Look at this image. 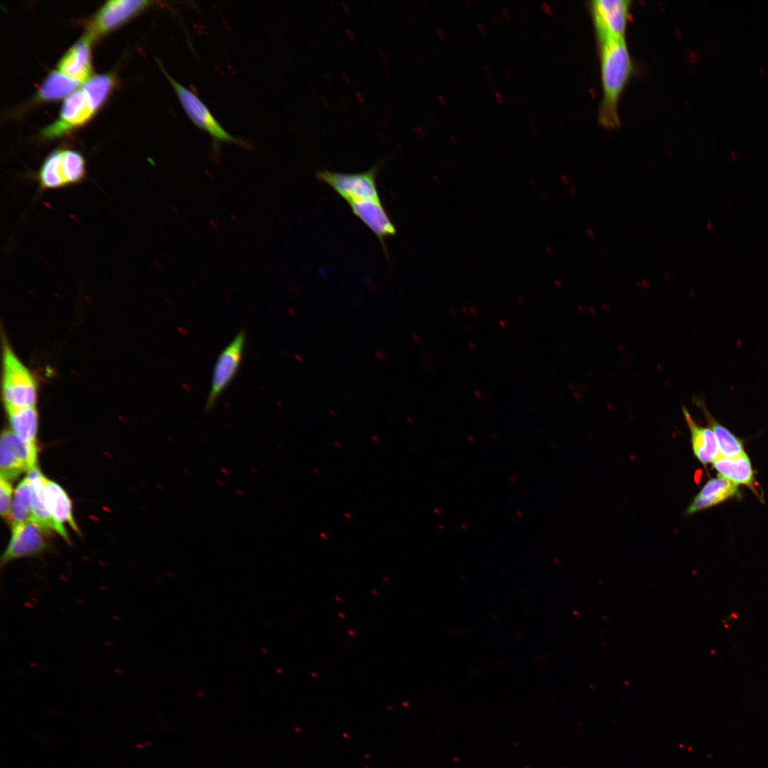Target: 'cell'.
Listing matches in <instances>:
<instances>
[{
    "label": "cell",
    "mask_w": 768,
    "mask_h": 768,
    "mask_svg": "<svg viewBox=\"0 0 768 768\" xmlns=\"http://www.w3.org/2000/svg\"><path fill=\"white\" fill-rule=\"evenodd\" d=\"M602 88L599 121L607 128L619 124L618 112L622 94L629 80L633 63L625 39H610L598 43Z\"/></svg>",
    "instance_id": "6da1fadb"
},
{
    "label": "cell",
    "mask_w": 768,
    "mask_h": 768,
    "mask_svg": "<svg viewBox=\"0 0 768 768\" xmlns=\"http://www.w3.org/2000/svg\"><path fill=\"white\" fill-rule=\"evenodd\" d=\"M160 66L190 120L197 127L210 136L216 154H218L221 143H231L242 147L250 148V144L246 141L233 136L223 127L206 105L194 92L176 80L161 64Z\"/></svg>",
    "instance_id": "7a4b0ae2"
},
{
    "label": "cell",
    "mask_w": 768,
    "mask_h": 768,
    "mask_svg": "<svg viewBox=\"0 0 768 768\" xmlns=\"http://www.w3.org/2000/svg\"><path fill=\"white\" fill-rule=\"evenodd\" d=\"M2 394L6 408L32 407L37 399L33 375L6 343L3 351Z\"/></svg>",
    "instance_id": "3957f363"
},
{
    "label": "cell",
    "mask_w": 768,
    "mask_h": 768,
    "mask_svg": "<svg viewBox=\"0 0 768 768\" xmlns=\"http://www.w3.org/2000/svg\"><path fill=\"white\" fill-rule=\"evenodd\" d=\"M380 164L370 169L352 174L331 171L326 169L316 174L317 179L331 188L348 204L366 200H381L377 186Z\"/></svg>",
    "instance_id": "277c9868"
},
{
    "label": "cell",
    "mask_w": 768,
    "mask_h": 768,
    "mask_svg": "<svg viewBox=\"0 0 768 768\" xmlns=\"http://www.w3.org/2000/svg\"><path fill=\"white\" fill-rule=\"evenodd\" d=\"M247 341L246 331L240 330L218 355L211 378L206 411L215 407L222 394L235 379L242 362Z\"/></svg>",
    "instance_id": "5b68a950"
},
{
    "label": "cell",
    "mask_w": 768,
    "mask_h": 768,
    "mask_svg": "<svg viewBox=\"0 0 768 768\" xmlns=\"http://www.w3.org/2000/svg\"><path fill=\"white\" fill-rule=\"evenodd\" d=\"M50 532L32 518L11 526V539L1 558V568L15 560L38 556L48 551Z\"/></svg>",
    "instance_id": "8992f818"
},
{
    "label": "cell",
    "mask_w": 768,
    "mask_h": 768,
    "mask_svg": "<svg viewBox=\"0 0 768 768\" xmlns=\"http://www.w3.org/2000/svg\"><path fill=\"white\" fill-rule=\"evenodd\" d=\"M590 11L598 43L610 39H625L631 1L594 0Z\"/></svg>",
    "instance_id": "52a82bcc"
},
{
    "label": "cell",
    "mask_w": 768,
    "mask_h": 768,
    "mask_svg": "<svg viewBox=\"0 0 768 768\" xmlns=\"http://www.w3.org/2000/svg\"><path fill=\"white\" fill-rule=\"evenodd\" d=\"M38 450L21 442L11 430H4L0 442L1 477L10 481L37 466Z\"/></svg>",
    "instance_id": "ba28073f"
},
{
    "label": "cell",
    "mask_w": 768,
    "mask_h": 768,
    "mask_svg": "<svg viewBox=\"0 0 768 768\" xmlns=\"http://www.w3.org/2000/svg\"><path fill=\"white\" fill-rule=\"evenodd\" d=\"M154 2L144 0H113L107 1L92 19L87 34L93 40L119 26Z\"/></svg>",
    "instance_id": "9c48e42d"
},
{
    "label": "cell",
    "mask_w": 768,
    "mask_h": 768,
    "mask_svg": "<svg viewBox=\"0 0 768 768\" xmlns=\"http://www.w3.org/2000/svg\"><path fill=\"white\" fill-rule=\"evenodd\" d=\"M94 113L84 91L78 90L65 100L58 119L46 127L42 134L46 138L61 137L84 124Z\"/></svg>",
    "instance_id": "30bf717a"
},
{
    "label": "cell",
    "mask_w": 768,
    "mask_h": 768,
    "mask_svg": "<svg viewBox=\"0 0 768 768\" xmlns=\"http://www.w3.org/2000/svg\"><path fill=\"white\" fill-rule=\"evenodd\" d=\"M348 206L353 215L375 234L387 255L386 240L395 236L397 230L381 200L356 201Z\"/></svg>",
    "instance_id": "8fae6325"
},
{
    "label": "cell",
    "mask_w": 768,
    "mask_h": 768,
    "mask_svg": "<svg viewBox=\"0 0 768 768\" xmlns=\"http://www.w3.org/2000/svg\"><path fill=\"white\" fill-rule=\"evenodd\" d=\"M45 493L48 508L57 526L58 534L70 543L64 524H68L76 533L80 532L73 516L71 500L59 484L47 478L45 480Z\"/></svg>",
    "instance_id": "7c38bea8"
},
{
    "label": "cell",
    "mask_w": 768,
    "mask_h": 768,
    "mask_svg": "<svg viewBox=\"0 0 768 768\" xmlns=\"http://www.w3.org/2000/svg\"><path fill=\"white\" fill-rule=\"evenodd\" d=\"M92 40L86 33L65 53L58 65L62 73L80 83L87 82L92 73Z\"/></svg>",
    "instance_id": "4fadbf2b"
},
{
    "label": "cell",
    "mask_w": 768,
    "mask_h": 768,
    "mask_svg": "<svg viewBox=\"0 0 768 768\" xmlns=\"http://www.w3.org/2000/svg\"><path fill=\"white\" fill-rule=\"evenodd\" d=\"M686 422L690 432V439L693 453L703 464L713 463L719 456L718 442L713 431L710 427H703L695 422L690 412L682 407Z\"/></svg>",
    "instance_id": "5bb4252c"
},
{
    "label": "cell",
    "mask_w": 768,
    "mask_h": 768,
    "mask_svg": "<svg viewBox=\"0 0 768 768\" xmlns=\"http://www.w3.org/2000/svg\"><path fill=\"white\" fill-rule=\"evenodd\" d=\"M739 495L737 485L718 475L710 479L688 507L689 514L714 506Z\"/></svg>",
    "instance_id": "9a60e30c"
},
{
    "label": "cell",
    "mask_w": 768,
    "mask_h": 768,
    "mask_svg": "<svg viewBox=\"0 0 768 768\" xmlns=\"http://www.w3.org/2000/svg\"><path fill=\"white\" fill-rule=\"evenodd\" d=\"M6 409L11 431L28 447L38 450L36 434L38 416L35 406Z\"/></svg>",
    "instance_id": "2e32d148"
},
{
    "label": "cell",
    "mask_w": 768,
    "mask_h": 768,
    "mask_svg": "<svg viewBox=\"0 0 768 768\" xmlns=\"http://www.w3.org/2000/svg\"><path fill=\"white\" fill-rule=\"evenodd\" d=\"M693 402L701 410L707 420L708 427L713 431L716 437L720 456L735 458L745 453L742 441L730 430L721 425L712 415L707 408L704 400L700 398L693 399Z\"/></svg>",
    "instance_id": "e0dca14e"
},
{
    "label": "cell",
    "mask_w": 768,
    "mask_h": 768,
    "mask_svg": "<svg viewBox=\"0 0 768 768\" xmlns=\"http://www.w3.org/2000/svg\"><path fill=\"white\" fill-rule=\"evenodd\" d=\"M713 465L720 476L736 485L747 486L754 490V471L746 453L735 458L719 456Z\"/></svg>",
    "instance_id": "ac0fdd59"
},
{
    "label": "cell",
    "mask_w": 768,
    "mask_h": 768,
    "mask_svg": "<svg viewBox=\"0 0 768 768\" xmlns=\"http://www.w3.org/2000/svg\"><path fill=\"white\" fill-rule=\"evenodd\" d=\"M31 484L32 506L31 518L43 527L58 533L57 526L50 515L46 493V478L38 466L31 469L26 476Z\"/></svg>",
    "instance_id": "d6986e66"
},
{
    "label": "cell",
    "mask_w": 768,
    "mask_h": 768,
    "mask_svg": "<svg viewBox=\"0 0 768 768\" xmlns=\"http://www.w3.org/2000/svg\"><path fill=\"white\" fill-rule=\"evenodd\" d=\"M38 179L41 188L44 190L68 186L62 163V149L55 150L46 157Z\"/></svg>",
    "instance_id": "ffe728a7"
},
{
    "label": "cell",
    "mask_w": 768,
    "mask_h": 768,
    "mask_svg": "<svg viewBox=\"0 0 768 768\" xmlns=\"http://www.w3.org/2000/svg\"><path fill=\"white\" fill-rule=\"evenodd\" d=\"M80 82L73 80L62 73H50L41 85L37 97L41 100L60 99L76 89Z\"/></svg>",
    "instance_id": "44dd1931"
},
{
    "label": "cell",
    "mask_w": 768,
    "mask_h": 768,
    "mask_svg": "<svg viewBox=\"0 0 768 768\" xmlns=\"http://www.w3.org/2000/svg\"><path fill=\"white\" fill-rule=\"evenodd\" d=\"M14 495L9 520L11 526L31 518L32 489L27 476L18 484Z\"/></svg>",
    "instance_id": "7402d4cb"
},
{
    "label": "cell",
    "mask_w": 768,
    "mask_h": 768,
    "mask_svg": "<svg viewBox=\"0 0 768 768\" xmlns=\"http://www.w3.org/2000/svg\"><path fill=\"white\" fill-rule=\"evenodd\" d=\"M114 85L110 75H98L85 82L82 90L85 93L90 106L95 112L103 104Z\"/></svg>",
    "instance_id": "603a6c76"
},
{
    "label": "cell",
    "mask_w": 768,
    "mask_h": 768,
    "mask_svg": "<svg viewBox=\"0 0 768 768\" xmlns=\"http://www.w3.org/2000/svg\"><path fill=\"white\" fill-rule=\"evenodd\" d=\"M62 162L68 185L84 179L85 162L80 154L70 149H62Z\"/></svg>",
    "instance_id": "cb8c5ba5"
},
{
    "label": "cell",
    "mask_w": 768,
    "mask_h": 768,
    "mask_svg": "<svg viewBox=\"0 0 768 768\" xmlns=\"http://www.w3.org/2000/svg\"><path fill=\"white\" fill-rule=\"evenodd\" d=\"M13 489L11 481L0 477V513L9 521L12 504Z\"/></svg>",
    "instance_id": "d4e9b609"
},
{
    "label": "cell",
    "mask_w": 768,
    "mask_h": 768,
    "mask_svg": "<svg viewBox=\"0 0 768 768\" xmlns=\"http://www.w3.org/2000/svg\"><path fill=\"white\" fill-rule=\"evenodd\" d=\"M495 96H496V100H497V101H498V102L499 103H503V96H502V95H501V93H499V92H496L495 93Z\"/></svg>",
    "instance_id": "484cf974"
},
{
    "label": "cell",
    "mask_w": 768,
    "mask_h": 768,
    "mask_svg": "<svg viewBox=\"0 0 768 768\" xmlns=\"http://www.w3.org/2000/svg\"><path fill=\"white\" fill-rule=\"evenodd\" d=\"M542 7H543V10L545 11V13H547L548 14H550V8H549V6L548 5V4H546L545 2H543L542 3Z\"/></svg>",
    "instance_id": "4316f807"
},
{
    "label": "cell",
    "mask_w": 768,
    "mask_h": 768,
    "mask_svg": "<svg viewBox=\"0 0 768 768\" xmlns=\"http://www.w3.org/2000/svg\"><path fill=\"white\" fill-rule=\"evenodd\" d=\"M503 13L505 15V16L506 17V18H508V19L510 18V15L508 14V11L507 10V9L503 8Z\"/></svg>",
    "instance_id": "83f0119b"
},
{
    "label": "cell",
    "mask_w": 768,
    "mask_h": 768,
    "mask_svg": "<svg viewBox=\"0 0 768 768\" xmlns=\"http://www.w3.org/2000/svg\"><path fill=\"white\" fill-rule=\"evenodd\" d=\"M478 28H479V30L481 32V33H482V34L485 33L484 28H483V26L481 24H478Z\"/></svg>",
    "instance_id": "f1b7e54d"
}]
</instances>
